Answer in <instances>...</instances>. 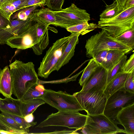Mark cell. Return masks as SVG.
I'll use <instances>...</instances> for the list:
<instances>
[{
	"mask_svg": "<svg viewBox=\"0 0 134 134\" xmlns=\"http://www.w3.org/2000/svg\"><path fill=\"white\" fill-rule=\"evenodd\" d=\"M125 9L121 7L116 0H114L112 4L106 5L105 8L99 15V19L112 18L118 15Z\"/></svg>",
	"mask_w": 134,
	"mask_h": 134,
	"instance_id": "26",
	"label": "cell"
},
{
	"mask_svg": "<svg viewBox=\"0 0 134 134\" xmlns=\"http://www.w3.org/2000/svg\"><path fill=\"white\" fill-rule=\"evenodd\" d=\"M5 0H0V7L4 3Z\"/></svg>",
	"mask_w": 134,
	"mask_h": 134,
	"instance_id": "47",
	"label": "cell"
},
{
	"mask_svg": "<svg viewBox=\"0 0 134 134\" xmlns=\"http://www.w3.org/2000/svg\"></svg>",
	"mask_w": 134,
	"mask_h": 134,
	"instance_id": "50",
	"label": "cell"
},
{
	"mask_svg": "<svg viewBox=\"0 0 134 134\" xmlns=\"http://www.w3.org/2000/svg\"><path fill=\"white\" fill-rule=\"evenodd\" d=\"M37 23L36 22L23 33L8 39L6 44L13 48L25 49L31 48L35 44L40 43L37 35Z\"/></svg>",
	"mask_w": 134,
	"mask_h": 134,
	"instance_id": "10",
	"label": "cell"
},
{
	"mask_svg": "<svg viewBox=\"0 0 134 134\" xmlns=\"http://www.w3.org/2000/svg\"></svg>",
	"mask_w": 134,
	"mask_h": 134,
	"instance_id": "51",
	"label": "cell"
},
{
	"mask_svg": "<svg viewBox=\"0 0 134 134\" xmlns=\"http://www.w3.org/2000/svg\"><path fill=\"white\" fill-rule=\"evenodd\" d=\"M134 17V6L125 9L119 14L111 18L99 19V28L115 25Z\"/></svg>",
	"mask_w": 134,
	"mask_h": 134,
	"instance_id": "16",
	"label": "cell"
},
{
	"mask_svg": "<svg viewBox=\"0 0 134 134\" xmlns=\"http://www.w3.org/2000/svg\"><path fill=\"white\" fill-rule=\"evenodd\" d=\"M74 34H71L69 36L57 40L47 51L38 69L39 76L47 78L54 71L56 65Z\"/></svg>",
	"mask_w": 134,
	"mask_h": 134,
	"instance_id": "4",
	"label": "cell"
},
{
	"mask_svg": "<svg viewBox=\"0 0 134 134\" xmlns=\"http://www.w3.org/2000/svg\"><path fill=\"white\" fill-rule=\"evenodd\" d=\"M80 35L79 34H74L71 37L56 65L54 71H58L62 67L68 63L73 56L75 47L79 43Z\"/></svg>",
	"mask_w": 134,
	"mask_h": 134,
	"instance_id": "15",
	"label": "cell"
},
{
	"mask_svg": "<svg viewBox=\"0 0 134 134\" xmlns=\"http://www.w3.org/2000/svg\"><path fill=\"white\" fill-rule=\"evenodd\" d=\"M32 20L44 26L53 25L55 17L53 11L48 8L36 9L29 16Z\"/></svg>",
	"mask_w": 134,
	"mask_h": 134,
	"instance_id": "14",
	"label": "cell"
},
{
	"mask_svg": "<svg viewBox=\"0 0 134 134\" xmlns=\"http://www.w3.org/2000/svg\"><path fill=\"white\" fill-rule=\"evenodd\" d=\"M49 41L48 31L47 30L40 42V46L42 50L46 48L49 44Z\"/></svg>",
	"mask_w": 134,
	"mask_h": 134,
	"instance_id": "40",
	"label": "cell"
},
{
	"mask_svg": "<svg viewBox=\"0 0 134 134\" xmlns=\"http://www.w3.org/2000/svg\"><path fill=\"white\" fill-rule=\"evenodd\" d=\"M108 71L100 66L87 81L82 86L80 91L87 92L104 91L107 85Z\"/></svg>",
	"mask_w": 134,
	"mask_h": 134,
	"instance_id": "12",
	"label": "cell"
},
{
	"mask_svg": "<svg viewBox=\"0 0 134 134\" xmlns=\"http://www.w3.org/2000/svg\"><path fill=\"white\" fill-rule=\"evenodd\" d=\"M0 93L5 97H10L12 94V81L8 66L3 68L0 74Z\"/></svg>",
	"mask_w": 134,
	"mask_h": 134,
	"instance_id": "19",
	"label": "cell"
},
{
	"mask_svg": "<svg viewBox=\"0 0 134 134\" xmlns=\"http://www.w3.org/2000/svg\"><path fill=\"white\" fill-rule=\"evenodd\" d=\"M10 27L0 28V44H5L10 38L23 33L36 22L29 17L25 20L10 19Z\"/></svg>",
	"mask_w": 134,
	"mask_h": 134,
	"instance_id": "11",
	"label": "cell"
},
{
	"mask_svg": "<svg viewBox=\"0 0 134 134\" xmlns=\"http://www.w3.org/2000/svg\"><path fill=\"white\" fill-rule=\"evenodd\" d=\"M87 117V115L81 114L78 111H58L48 115L36 127L63 126L75 129L77 131L86 124Z\"/></svg>",
	"mask_w": 134,
	"mask_h": 134,
	"instance_id": "3",
	"label": "cell"
},
{
	"mask_svg": "<svg viewBox=\"0 0 134 134\" xmlns=\"http://www.w3.org/2000/svg\"><path fill=\"white\" fill-rule=\"evenodd\" d=\"M1 111V114L12 118L25 129H29L30 127L34 126L37 123L36 122L33 121L28 122L25 121L23 118L21 116L3 111Z\"/></svg>",
	"mask_w": 134,
	"mask_h": 134,
	"instance_id": "30",
	"label": "cell"
},
{
	"mask_svg": "<svg viewBox=\"0 0 134 134\" xmlns=\"http://www.w3.org/2000/svg\"><path fill=\"white\" fill-rule=\"evenodd\" d=\"M45 103V101L41 98H35L26 101L21 100L22 117L24 118L26 115L33 113L39 106Z\"/></svg>",
	"mask_w": 134,
	"mask_h": 134,
	"instance_id": "23",
	"label": "cell"
},
{
	"mask_svg": "<svg viewBox=\"0 0 134 134\" xmlns=\"http://www.w3.org/2000/svg\"><path fill=\"white\" fill-rule=\"evenodd\" d=\"M134 71V53L126 60L122 68L123 72L130 73Z\"/></svg>",
	"mask_w": 134,
	"mask_h": 134,
	"instance_id": "35",
	"label": "cell"
},
{
	"mask_svg": "<svg viewBox=\"0 0 134 134\" xmlns=\"http://www.w3.org/2000/svg\"><path fill=\"white\" fill-rule=\"evenodd\" d=\"M53 12L55 17L53 25L65 29L90 20V14L85 10L78 8L73 3L66 8Z\"/></svg>",
	"mask_w": 134,
	"mask_h": 134,
	"instance_id": "6",
	"label": "cell"
},
{
	"mask_svg": "<svg viewBox=\"0 0 134 134\" xmlns=\"http://www.w3.org/2000/svg\"><path fill=\"white\" fill-rule=\"evenodd\" d=\"M134 104V92L124 88L118 90L107 99L103 114L116 124V116L123 108Z\"/></svg>",
	"mask_w": 134,
	"mask_h": 134,
	"instance_id": "9",
	"label": "cell"
},
{
	"mask_svg": "<svg viewBox=\"0 0 134 134\" xmlns=\"http://www.w3.org/2000/svg\"><path fill=\"white\" fill-rule=\"evenodd\" d=\"M46 0H25L23 8L32 6L43 7L46 5Z\"/></svg>",
	"mask_w": 134,
	"mask_h": 134,
	"instance_id": "36",
	"label": "cell"
},
{
	"mask_svg": "<svg viewBox=\"0 0 134 134\" xmlns=\"http://www.w3.org/2000/svg\"><path fill=\"white\" fill-rule=\"evenodd\" d=\"M133 6H134V0H127L125 3L124 8L127 9Z\"/></svg>",
	"mask_w": 134,
	"mask_h": 134,
	"instance_id": "44",
	"label": "cell"
},
{
	"mask_svg": "<svg viewBox=\"0 0 134 134\" xmlns=\"http://www.w3.org/2000/svg\"><path fill=\"white\" fill-rule=\"evenodd\" d=\"M0 130L8 131L12 133L13 134H21L22 133L21 131L13 129L0 122Z\"/></svg>",
	"mask_w": 134,
	"mask_h": 134,
	"instance_id": "41",
	"label": "cell"
},
{
	"mask_svg": "<svg viewBox=\"0 0 134 134\" xmlns=\"http://www.w3.org/2000/svg\"><path fill=\"white\" fill-rule=\"evenodd\" d=\"M0 134H12L13 133L8 131L3 130H0Z\"/></svg>",
	"mask_w": 134,
	"mask_h": 134,
	"instance_id": "46",
	"label": "cell"
},
{
	"mask_svg": "<svg viewBox=\"0 0 134 134\" xmlns=\"http://www.w3.org/2000/svg\"><path fill=\"white\" fill-rule=\"evenodd\" d=\"M115 38L122 43L134 48V29L127 31Z\"/></svg>",
	"mask_w": 134,
	"mask_h": 134,
	"instance_id": "28",
	"label": "cell"
},
{
	"mask_svg": "<svg viewBox=\"0 0 134 134\" xmlns=\"http://www.w3.org/2000/svg\"><path fill=\"white\" fill-rule=\"evenodd\" d=\"M41 98L45 103L58 111L84 110L75 97L65 92L45 89Z\"/></svg>",
	"mask_w": 134,
	"mask_h": 134,
	"instance_id": "5",
	"label": "cell"
},
{
	"mask_svg": "<svg viewBox=\"0 0 134 134\" xmlns=\"http://www.w3.org/2000/svg\"><path fill=\"white\" fill-rule=\"evenodd\" d=\"M129 73L124 72L119 73L107 85L103 92L107 99L116 92L124 87Z\"/></svg>",
	"mask_w": 134,
	"mask_h": 134,
	"instance_id": "20",
	"label": "cell"
},
{
	"mask_svg": "<svg viewBox=\"0 0 134 134\" xmlns=\"http://www.w3.org/2000/svg\"><path fill=\"white\" fill-rule=\"evenodd\" d=\"M24 2L25 0H12L0 7V13L10 20V17L14 13L23 8Z\"/></svg>",
	"mask_w": 134,
	"mask_h": 134,
	"instance_id": "22",
	"label": "cell"
},
{
	"mask_svg": "<svg viewBox=\"0 0 134 134\" xmlns=\"http://www.w3.org/2000/svg\"><path fill=\"white\" fill-rule=\"evenodd\" d=\"M37 84L35 85L30 87L23 96L21 101H27L32 99L41 98L42 94L36 88Z\"/></svg>",
	"mask_w": 134,
	"mask_h": 134,
	"instance_id": "32",
	"label": "cell"
},
{
	"mask_svg": "<svg viewBox=\"0 0 134 134\" xmlns=\"http://www.w3.org/2000/svg\"><path fill=\"white\" fill-rule=\"evenodd\" d=\"M0 122L13 129L19 130H29L25 129L12 118L0 113Z\"/></svg>",
	"mask_w": 134,
	"mask_h": 134,
	"instance_id": "31",
	"label": "cell"
},
{
	"mask_svg": "<svg viewBox=\"0 0 134 134\" xmlns=\"http://www.w3.org/2000/svg\"><path fill=\"white\" fill-rule=\"evenodd\" d=\"M24 118L27 122H31L33 121L34 117L33 114V113H31L26 115L24 117Z\"/></svg>",
	"mask_w": 134,
	"mask_h": 134,
	"instance_id": "43",
	"label": "cell"
},
{
	"mask_svg": "<svg viewBox=\"0 0 134 134\" xmlns=\"http://www.w3.org/2000/svg\"><path fill=\"white\" fill-rule=\"evenodd\" d=\"M87 115L86 124L80 131L82 134L125 133L124 130L119 128L117 124L103 114L94 115Z\"/></svg>",
	"mask_w": 134,
	"mask_h": 134,
	"instance_id": "8",
	"label": "cell"
},
{
	"mask_svg": "<svg viewBox=\"0 0 134 134\" xmlns=\"http://www.w3.org/2000/svg\"><path fill=\"white\" fill-rule=\"evenodd\" d=\"M97 28H99L98 24L93 23L86 22L70 27L66 29L71 34L83 35Z\"/></svg>",
	"mask_w": 134,
	"mask_h": 134,
	"instance_id": "24",
	"label": "cell"
},
{
	"mask_svg": "<svg viewBox=\"0 0 134 134\" xmlns=\"http://www.w3.org/2000/svg\"><path fill=\"white\" fill-rule=\"evenodd\" d=\"M101 28L100 31L92 36L86 41L85 47L87 57L92 58L97 52L106 50H119L126 54L133 49L119 42L105 30Z\"/></svg>",
	"mask_w": 134,
	"mask_h": 134,
	"instance_id": "2",
	"label": "cell"
},
{
	"mask_svg": "<svg viewBox=\"0 0 134 134\" xmlns=\"http://www.w3.org/2000/svg\"><path fill=\"white\" fill-rule=\"evenodd\" d=\"M37 23V39L40 42L42 38L47 31L48 30V26L47 27L40 23Z\"/></svg>",
	"mask_w": 134,
	"mask_h": 134,
	"instance_id": "38",
	"label": "cell"
},
{
	"mask_svg": "<svg viewBox=\"0 0 134 134\" xmlns=\"http://www.w3.org/2000/svg\"><path fill=\"white\" fill-rule=\"evenodd\" d=\"M11 22L9 20L0 13V28L10 27Z\"/></svg>",
	"mask_w": 134,
	"mask_h": 134,
	"instance_id": "39",
	"label": "cell"
},
{
	"mask_svg": "<svg viewBox=\"0 0 134 134\" xmlns=\"http://www.w3.org/2000/svg\"><path fill=\"white\" fill-rule=\"evenodd\" d=\"M100 65L93 58L90 59L80 79L79 83L83 86L89 79L92 75Z\"/></svg>",
	"mask_w": 134,
	"mask_h": 134,
	"instance_id": "25",
	"label": "cell"
},
{
	"mask_svg": "<svg viewBox=\"0 0 134 134\" xmlns=\"http://www.w3.org/2000/svg\"><path fill=\"white\" fill-rule=\"evenodd\" d=\"M124 88L126 90L134 92V71L129 73Z\"/></svg>",
	"mask_w": 134,
	"mask_h": 134,
	"instance_id": "34",
	"label": "cell"
},
{
	"mask_svg": "<svg viewBox=\"0 0 134 134\" xmlns=\"http://www.w3.org/2000/svg\"><path fill=\"white\" fill-rule=\"evenodd\" d=\"M64 0H46V5L53 11L62 9Z\"/></svg>",
	"mask_w": 134,
	"mask_h": 134,
	"instance_id": "33",
	"label": "cell"
},
{
	"mask_svg": "<svg viewBox=\"0 0 134 134\" xmlns=\"http://www.w3.org/2000/svg\"><path fill=\"white\" fill-rule=\"evenodd\" d=\"M127 58V56L125 55L111 70L108 71L107 85L118 74L123 72L122 68Z\"/></svg>",
	"mask_w": 134,
	"mask_h": 134,
	"instance_id": "29",
	"label": "cell"
},
{
	"mask_svg": "<svg viewBox=\"0 0 134 134\" xmlns=\"http://www.w3.org/2000/svg\"><path fill=\"white\" fill-rule=\"evenodd\" d=\"M11 0H5L4 3H6L7 2H9L10 1H11Z\"/></svg>",
	"mask_w": 134,
	"mask_h": 134,
	"instance_id": "48",
	"label": "cell"
},
{
	"mask_svg": "<svg viewBox=\"0 0 134 134\" xmlns=\"http://www.w3.org/2000/svg\"><path fill=\"white\" fill-rule=\"evenodd\" d=\"M77 131L76 130H64L62 131H54L49 132L45 133H54V134H76L78 133L77 132Z\"/></svg>",
	"mask_w": 134,
	"mask_h": 134,
	"instance_id": "42",
	"label": "cell"
},
{
	"mask_svg": "<svg viewBox=\"0 0 134 134\" xmlns=\"http://www.w3.org/2000/svg\"><path fill=\"white\" fill-rule=\"evenodd\" d=\"M38 7H39L37 6L34 5L21 9L14 13L11 16L10 19L12 20H25Z\"/></svg>",
	"mask_w": 134,
	"mask_h": 134,
	"instance_id": "27",
	"label": "cell"
},
{
	"mask_svg": "<svg viewBox=\"0 0 134 134\" xmlns=\"http://www.w3.org/2000/svg\"><path fill=\"white\" fill-rule=\"evenodd\" d=\"M119 4L122 7H124L125 3L127 0H116Z\"/></svg>",
	"mask_w": 134,
	"mask_h": 134,
	"instance_id": "45",
	"label": "cell"
},
{
	"mask_svg": "<svg viewBox=\"0 0 134 134\" xmlns=\"http://www.w3.org/2000/svg\"><path fill=\"white\" fill-rule=\"evenodd\" d=\"M101 28L112 37H116L127 31L134 29V17L115 25Z\"/></svg>",
	"mask_w": 134,
	"mask_h": 134,
	"instance_id": "17",
	"label": "cell"
},
{
	"mask_svg": "<svg viewBox=\"0 0 134 134\" xmlns=\"http://www.w3.org/2000/svg\"><path fill=\"white\" fill-rule=\"evenodd\" d=\"M73 95L87 113L94 115L103 114L107 98L103 91L87 92L80 91Z\"/></svg>",
	"mask_w": 134,
	"mask_h": 134,
	"instance_id": "7",
	"label": "cell"
},
{
	"mask_svg": "<svg viewBox=\"0 0 134 134\" xmlns=\"http://www.w3.org/2000/svg\"><path fill=\"white\" fill-rule=\"evenodd\" d=\"M2 70L0 68V74L1 73V72H2Z\"/></svg>",
	"mask_w": 134,
	"mask_h": 134,
	"instance_id": "49",
	"label": "cell"
},
{
	"mask_svg": "<svg viewBox=\"0 0 134 134\" xmlns=\"http://www.w3.org/2000/svg\"><path fill=\"white\" fill-rule=\"evenodd\" d=\"M125 54L124 52L121 50L115 49L109 50L101 66L108 71H110Z\"/></svg>",
	"mask_w": 134,
	"mask_h": 134,
	"instance_id": "21",
	"label": "cell"
},
{
	"mask_svg": "<svg viewBox=\"0 0 134 134\" xmlns=\"http://www.w3.org/2000/svg\"><path fill=\"white\" fill-rule=\"evenodd\" d=\"M9 66L12 94L21 100L30 87L35 85H38V75L32 62L25 63L16 60Z\"/></svg>",
	"mask_w": 134,
	"mask_h": 134,
	"instance_id": "1",
	"label": "cell"
},
{
	"mask_svg": "<svg viewBox=\"0 0 134 134\" xmlns=\"http://www.w3.org/2000/svg\"><path fill=\"white\" fill-rule=\"evenodd\" d=\"M109 50H106L99 51L95 54L92 58H94L101 66L105 59Z\"/></svg>",
	"mask_w": 134,
	"mask_h": 134,
	"instance_id": "37",
	"label": "cell"
},
{
	"mask_svg": "<svg viewBox=\"0 0 134 134\" xmlns=\"http://www.w3.org/2000/svg\"><path fill=\"white\" fill-rule=\"evenodd\" d=\"M118 124L124 127L125 133L134 134V104L122 108L116 116Z\"/></svg>",
	"mask_w": 134,
	"mask_h": 134,
	"instance_id": "13",
	"label": "cell"
},
{
	"mask_svg": "<svg viewBox=\"0 0 134 134\" xmlns=\"http://www.w3.org/2000/svg\"><path fill=\"white\" fill-rule=\"evenodd\" d=\"M0 110L22 117L21 100L12 97L0 99Z\"/></svg>",
	"mask_w": 134,
	"mask_h": 134,
	"instance_id": "18",
	"label": "cell"
}]
</instances>
